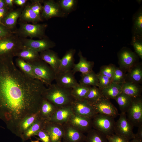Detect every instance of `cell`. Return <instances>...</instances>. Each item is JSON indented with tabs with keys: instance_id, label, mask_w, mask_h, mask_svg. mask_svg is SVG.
<instances>
[{
	"instance_id": "obj_42",
	"label": "cell",
	"mask_w": 142,
	"mask_h": 142,
	"mask_svg": "<svg viewBox=\"0 0 142 142\" xmlns=\"http://www.w3.org/2000/svg\"><path fill=\"white\" fill-rule=\"evenodd\" d=\"M98 79L99 88H104L109 86L112 83L111 79L99 73L97 74Z\"/></svg>"
},
{
	"instance_id": "obj_8",
	"label": "cell",
	"mask_w": 142,
	"mask_h": 142,
	"mask_svg": "<svg viewBox=\"0 0 142 142\" xmlns=\"http://www.w3.org/2000/svg\"><path fill=\"white\" fill-rule=\"evenodd\" d=\"M119 67L126 72L138 62V57L136 53L130 49L124 47L118 54Z\"/></svg>"
},
{
	"instance_id": "obj_23",
	"label": "cell",
	"mask_w": 142,
	"mask_h": 142,
	"mask_svg": "<svg viewBox=\"0 0 142 142\" xmlns=\"http://www.w3.org/2000/svg\"><path fill=\"white\" fill-rule=\"evenodd\" d=\"M120 85L122 92L132 98H135L141 96L142 88L140 84L125 82Z\"/></svg>"
},
{
	"instance_id": "obj_21",
	"label": "cell",
	"mask_w": 142,
	"mask_h": 142,
	"mask_svg": "<svg viewBox=\"0 0 142 142\" xmlns=\"http://www.w3.org/2000/svg\"><path fill=\"white\" fill-rule=\"evenodd\" d=\"M79 57V62L74 64L72 71L75 74L77 72H80L81 74H84L93 70L94 63L93 62L88 61L86 58L84 57L81 51H79L78 54Z\"/></svg>"
},
{
	"instance_id": "obj_16",
	"label": "cell",
	"mask_w": 142,
	"mask_h": 142,
	"mask_svg": "<svg viewBox=\"0 0 142 142\" xmlns=\"http://www.w3.org/2000/svg\"><path fill=\"white\" fill-rule=\"evenodd\" d=\"M74 74L72 70L58 73L56 75L55 79L56 84L66 88H73L79 83L75 77Z\"/></svg>"
},
{
	"instance_id": "obj_9",
	"label": "cell",
	"mask_w": 142,
	"mask_h": 142,
	"mask_svg": "<svg viewBox=\"0 0 142 142\" xmlns=\"http://www.w3.org/2000/svg\"><path fill=\"white\" fill-rule=\"evenodd\" d=\"M133 127L127 119L126 113L121 112L119 119L115 122L114 133L130 140L134 138Z\"/></svg>"
},
{
	"instance_id": "obj_28",
	"label": "cell",
	"mask_w": 142,
	"mask_h": 142,
	"mask_svg": "<svg viewBox=\"0 0 142 142\" xmlns=\"http://www.w3.org/2000/svg\"><path fill=\"white\" fill-rule=\"evenodd\" d=\"M22 12L21 9H18L8 12L2 20L4 24L3 25L12 30L15 26Z\"/></svg>"
},
{
	"instance_id": "obj_39",
	"label": "cell",
	"mask_w": 142,
	"mask_h": 142,
	"mask_svg": "<svg viewBox=\"0 0 142 142\" xmlns=\"http://www.w3.org/2000/svg\"><path fill=\"white\" fill-rule=\"evenodd\" d=\"M131 43L134 48L135 53L142 59V36H133Z\"/></svg>"
},
{
	"instance_id": "obj_30",
	"label": "cell",
	"mask_w": 142,
	"mask_h": 142,
	"mask_svg": "<svg viewBox=\"0 0 142 142\" xmlns=\"http://www.w3.org/2000/svg\"><path fill=\"white\" fill-rule=\"evenodd\" d=\"M91 87L80 83L71 89V94L74 99L85 100Z\"/></svg>"
},
{
	"instance_id": "obj_55",
	"label": "cell",
	"mask_w": 142,
	"mask_h": 142,
	"mask_svg": "<svg viewBox=\"0 0 142 142\" xmlns=\"http://www.w3.org/2000/svg\"><path fill=\"white\" fill-rule=\"evenodd\" d=\"M108 142H110L108 141Z\"/></svg>"
},
{
	"instance_id": "obj_6",
	"label": "cell",
	"mask_w": 142,
	"mask_h": 142,
	"mask_svg": "<svg viewBox=\"0 0 142 142\" xmlns=\"http://www.w3.org/2000/svg\"><path fill=\"white\" fill-rule=\"evenodd\" d=\"M92 128L106 136L114 133V118L103 115L96 114L92 119Z\"/></svg>"
},
{
	"instance_id": "obj_38",
	"label": "cell",
	"mask_w": 142,
	"mask_h": 142,
	"mask_svg": "<svg viewBox=\"0 0 142 142\" xmlns=\"http://www.w3.org/2000/svg\"><path fill=\"white\" fill-rule=\"evenodd\" d=\"M126 73L119 67H116L112 79V82L119 85L125 82Z\"/></svg>"
},
{
	"instance_id": "obj_51",
	"label": "cell",
	"mask_w": 142,
	"mask_h": 142,
	"mask_svg": "<svg viewBox=\"0 0 142 142\" xmlns=\"http://www.w3.org/2000/svg\"><path fill=\"white\" fill-rule=\"evenodd\" d=\"M7 6L5 1L0 0V8H2L6 7Z\"/></svg>"
},
{
	"instance_id": "obj_54",
	"label": "cell",
	"mask_w": 142,
	"mask_h": 142,
	"mask_svg": "<svg viewBox=\"0 0 142 142\" xmlns=\"http://www.w3.org/2000/svg\"><path fill=\"white\" fill-rule=\"evenodd\" d=\"M58 142H61V141H58Z\"/></svg>"
},
{
	"instance_id": "obj_13",
	"label": "cell",
	"mask_w": 142,
	"mask_h": 142,
	"mask_svg": "<svg viewBox=\"0 0 142 142\" xmlns=\"http://www.w3.org/2000/svg\"><path fill=\"white\" fill-rule=\"evenodd\" d=\"M70 105L74 114L92 119L97 114L92 105L86 100L74 99Z\"/></svg>"
},
{
	"instance_id": "obj_11",
	"label": "cell",
	"mask_w": 142,
	"mask_h": 142,
	"mask_svg": "<svg viewBox=\"0 0 142 142\" xmlns=\"http://www.w3.org/2000/svg\"><path fill=\"white\" fill-rule=\"evenodd\" d=\"M43 5L41 16L47 20L55 17H64L66 14L61 9L58 2L52 0L42 1Z\"/></svg>"
},
{
	"instance_id": "obj_48",
	"label": "cell",
	"mask_w": 142,
	"mask_h": 142,
	"mask_svg": "<svg viewBox=\"0 0 142 142\" xmlns=\"http://www.w3.org/2000/svg\"><path fill=\"white\" fill-rule=\"evenodd\" d=\"M7 10L8 9L6 7L0 8V23L8 13Z\"/></svg>"
},
{
	"instance_id": "obj_52",
	"label": "cell",
	"mask_w": 142,
	"mask_h": 142,
	"mask_svg": "<svg viewBox=\"0 0 142 142\" xmlns=\"http://www.w3.org/2000/svg\"><path fill=\"white\" fill-rule=\"evenodd\" d=\"M129 142H142L135 139L134 138L130 140Z\"/></svg>"
},
{
	"instance_id": "obj_3",
	"label": "cell",
	"mask_w": 142,
	"mask_h": 142,
	"mask_svg": "<svg viewBox=\"0 0 142 142\" xmlns=\"http://www.w3.org/2000/svg\"><path fill=\"white\" fill-rule=\"evenodd\" d=\"M24 46L22 38L14 34L0 39V57H16Z\"/></svg>"
},
{
	"instance_id": "obj_41",
	"label": "cell",
	"mask_w": 142,
	"mask_h": 142,
	"mask_svg": "<svg viewBox=\"0 0 142 142\" xmlns=\"http://www.w3.org/2000/svg\"><path fill=\"white\" fill-rule=\"evenodd\" d=\"M40 118L39 113L34 114L26 118L22 122L21 126L24 130L27 129L35 121Z\"/></svg>"
},
{
	"instance_id": "obj_22",
	"label": "cell",
	"mask_w": 142,
	"mask_h": 142,
	"mask_svg": "<svg viewBox=\"0 0 142 142\" xmlns=\"http://www.w3.org/2000/svg\"><path fill=\"white\" fill-rule=\"evenodd\" d=\"M125 82L141 84L142 82V64L138 62L126 73Z\"/></svg>"
},
{
	"instance_id": "obj_33",
	"label": "cell",
	"mask_w": 142,
	"mask_h": 142,
	"mask_svg": "<svg viewBox=\"0 0 142 142\" xmlns=\"http://www.w3.org/2000/svg\"><path fill=\"white\" fill-rule=\"evenodd\" d=\"M132 29L133 36H142V11L141 8L134 16Z\"/></svg>"
},
{
	"instance_id": "obj_12",
	"label": "cell",
	"mask_w": 142,
	"mask_h": 142,
	"mask_svg": "<svg viewBox=\"0 0 142 142\" xmlns=\"http://www.w3.org/2000/svg\"><path fill=\"white\" fill-rule=\"evenodd\" d=\"M97 114H99L115 118L119 114L116 108L109 100L103 97L92 105Z\"/></svg>"
},
{
	"instance_id": "obj_36",
	"label": "cell",
	"mask_w": 142,
	"mask_h": 142,
	"mask_svg": "<svg viewBox=\"0 0 142 142\" xmlns=\"http://www.w3.org/2000/svg\"><path fill=\"white\" fill-rule=\"evenodd\" d=\"M46 120L40 118L37 119L36 122L31 126L25 133V137L28 138L33 135L37 134L40 130L44 128Z\"/></svg>"
},
{
	"instance_id": "obj_27",
	"label": "cell",
	"mask_w": 142,
	"mask_h": 142,
	"mask_svg": "<svg viewBox=\"0 0 142 142\" xmlns=\"http://www.w3.org/2000/svg\"><path fill=\"white\" fill-rule=\"evenodd\" d=\"M100 89L103 97L109 100L110 99H115L122 92L120 85L113 82L108 87Z\"/></svg>"
},
{
	"instance_id": "obj_10",
	"label": "cell",
	"mask_w": 142,
	"mask_h": 142,
	"mask_svg": "<svg viewBox=\"0 0 142 142\" xmlns=\"http://www.w3.org/2000/svg\"><path fill=\"white\" fill-rule=\"evenodd\" d=\"M24 47L31 48L39 53L50 49L55 46V43L47 37L35 40L22 38Z\"/></svg>"
},
{
	"instance_id": "obj_25",
	"label": "cell",
	"mask_w": 142,
	"mask_h": 142,
	"mask_svg": "<svg viewBox=\"0 0 142 142\" xmlns=\"http://www.w3.org/2000/svg\"><path fill=\"white\" fill-rule=\"evenodd\" d=\"M16 57L28 63L33 62L40 59L38 52L25 47L17 54Z\"/></svg>"
},
{
	"instance_id": "obj_4",
	"label": "cell",
	"mask_w": 142,
	"mask_h": 142,
	"mask_svg": "<svg viewBox=\"0 0 142 142\" xmlns=\"http://www.w3.org/2000/svg\"><path fill=\"white\" fill-rule=\"evenodd\" d=\"M28 63L31 65L36 75L45 84L49 86L52 84L56 74L48 64L41 59Z\"/></svg>"
},
{
	"instance_id": "obj_14",
	"label": "cell",
	"mask_w": 142,
	"mask_h": 142,
	"mask_svg": "<svg viewBox=\"0 0 142 142\" xmlns=\"http://www.w3.org/2000/svg\"><path fill=\"white\" fill-rule=\"evenodd\" d=\"M64 130L63 138L64 142H84L86 135L68 123L63 125Z\"/></svg>"
},
{
	"instance_id": "obj_18",
	"label": "cell",
	"mask_w": 142,
	"mask_h": 142,
	"mask_svg": "<svg viewBox=\"0 0 142 142\" xmlns=\"http://www.w3.org/2000/svg\"><path fill=\"white\" fill-rule=\"evenodd\" d=\"M44 129L49 133L51 142H58L63 138L64 130L63 125L48 120H46Z\"/></svg>"
},
{
	"instance_id": "obj_20",
	"label": "cell",
	"mask_w": 142,
	"mask_h": 142,
	"mask_svg": "<svg viewBox=\"0 0 142 142\" xmlns=\"http://www.w3.org/2000/svg\"><path fill=\"white\" fill-rule=\"evenodd\" d=\"M75 49H70L67 50L62 58L60 59V64L58 73L72 70L74 64V55Z\"/></svg>"
},
{
	"instance_id": "obj_15",
	"label": "cell",
	"mask_w": 142,
	"mask_h": 142,
	"mask_svg": "<svg viewBox=\"0 0 142 142\" xmlns=\"http://www.w3.org/2000/svg\"><path fill=\"white\" fill-rule=\"evenodd\" d=\"M84 133L92 128V119L74 113L68 122Z\"/></svg>"
},
{
	"instance_id": "obj_40",
	"label": "cell",
	"mask_w": 142,
	"mask_h": 142,
	"mask_svg": "<svg viewBox=\"0 0 142 142\" xmlns=\"http://www.w3.org/2000/svg\"><path fill=\"white\" fill-rule=\"evenodd\" d=\"M116 66L112 64L102 66L100 69V74L108 77L112 80Z\"/></svg>"
},
{
	"instance_id": "obj_53",
	"label": "cell",
	"mask_w": 142,
	"mask_h": 142,
	"mask_svg": "<svg viewBox=\"0 0 142 142\" xmlns=\"http://www.w3.org/2000/svg\"><path fill=\"white\" fill-rule=\"evenodd\" d=\"M31 142H39L38 141H32Z\"/></svg>"
},
{
	"instance_id": "obj_26",
	"label": "cell",
	"mask_w": 142,
	"mask_h": 142,
	"mask_svg": "<svg viewBox=\"0 0 142 142\" xmlns=\"http://www.w3.org/2000/svg\"><path fill=\"white\" fill-rule=\"evenodd\" d=\"M19 18L22 21L33 24L37 23L43 20L41 16L38 15L32 9L29 5H27L22 11Z\"/></svg>"
},
{
	"instance_id": "obj_29",
	"label": "cell",
	"mask_w": 142,
	"mask_h": 142,
	"mask_svg": "<svg viewBox=\"0 0 142 142\" xmlns=\"http://www.w3.org/2000/svg\"><path fill=\"white\" fill-rule=\"evenodd\" d=\"M15 62L16 66L25 74L31 78L40 80L35 74L31 65L29 63L18 57L16 59Z\"/></svg>"
},
{
	"instance_id": "obj_24",
	"label": "cell",
	"mask_w": 142,
	"mask_h": 142,
	"mask_svg": "<svg viewBox=\"0 0 142 142\" xmlns=\"http://www.w3.org/2000/svg\"><path fill=\"white\" fill-rule=\"evenodd\" d=\"M58 109L56 106L44 98L39 112L40 118L46 120H49Z\"/></svg>"
},
{
	"instance_id": "obj_49",
	"label": "cell",
	"mask_w": 142,
	"mask_h": 142,
	"mask_svg": "<svg viewBox=\"0 0 142 142\" xmlns=\"http://www.w3.org/2000/svg\"><path fill=\"white\" fill-rule=\"evenodd\" d=\"M27 0H14V3L20 6H22L25 4Z\"/></svg>"
},
{
	"instance_id": "obj_47",
	"label": "cell",
	"mask_w": 142,
	"mask_h": 142,
	"mask_svg": "<svg viewBox=\"0 0 142 142\" xmlns=\"http://www.w3.org/2000/svg\"><path fill=\"white\" fill-rule=\"evenodd\" d=\"M138 127L137 132L135 134L134 138L142 142V125Z\"/></svg>"
},
{
	"instance_id": "obj_7",
	"label": "cell",
	"mask_w": 142,
	"mask_h": 142,
	"mask_svg": "<svg viewBox=\"0 0 142 142\" xmlns=\"http://www.w3.org/2000/svg\"><path fill=\"white\" fill-rule=\"evenodd\" d=\"M128 120L134 126L142 125L141 96L133 98L132 103L126 112Z\"/></svg>"
},
{
	"instance_id": "obj_31",
	"label": "cell",
	"mask_w": 142,
	"mask_h": 142,
	"mask_svg": "<svg viewBox=\"0 0 142 142\" xmlns=\"http://www.w3.org/2000/svg\"><path fill=\"white\" fill-rule=\"evenodd\" d=\"M79 83L90 87L99 88V86L97 74L93 70L85 74H81Z\"/></svg>"
},
{
	"instance_id": "obj_1",
	"label": "cell",
	"mask_w": 142,
	"mask_h": 142,
	"mask_svg": "<svg viewBox=\"0 0 142 142\" xmlns=\"http://www.w3.org/2000/svg\"><path fill=\"white\" fill-rule=\"evenodd\" d=\"M13 58H0V118L18 128L26 118L39 112L46 88L18 69Z\"/></svg>"
},
{
	"instance_id": "obj_44",
	"label": "cell",
	"mask_w": 142,
	"mask_h": 142,
	"mask_svg": "<svg viewBox=\"0 0 142 142\" xmlns=\"http://www.w3.org/2000/svg\"><path fill=\"white\" fill-rule=\"evenodd\" d=\"M107 140L110 142H129L130 140L126 138L115 133L106 136Z\"/></svg>"
},
{
	"instance_id": "obj_2",
	"label": "cell",
	"mask_w": 142,
	"mask_h": 142,
	"mask_svg": "<svg viewBox=\"0 0 142 142\" xmlns=\"http://www.w3.org/2000/svg\"><path fill=\"white\" fill-rule=\"evenodd\" d=\"M71 89L52 84L46 88L44 98L58 108L70 105L74 100Z\"/></svg>"
},
{
	"instance_id": "obj_50",
	"label": "cell",
	"mask_w": 142,
	"mask_h": 142,
	"mask_svg": "<svg viewBox=\"0 0 142 142\" xmlns=\"http://www.w3.org/2000/svg\"><path fill=\"white\" fill-rule=\"evenodd\" d=\"M5 2L7 6L12 7L14 3V0H5Z\"/></svg>"
},
{
	"instance_id": "obj_37",
	"label": "cell",
	"mask_w": 142,
	"mask_h": 142,
	"mask_svg": "<svg viewBox=\"0 0 142 142\" xmlns=\"http://www.w3.org/2000/svg\"><path fill=\"white\" fill-rule=\"evenodd\" d=\"M57 2L62 11L67 14L74 9L77 1L76 0H60Z\"/></svg>"
},
{
	"instance_id": "obj_35",
	"label": "cell",
	"mask_w": 142,
	"mask_h": 142,
	"mask_svg": "<svg viewBox=\"0 0 142 142\" xmlns=\"http://www.w3.org/2000/svg\"><path fill=\"white\" fill-rule=\"evenodd\" d=\"M103 97L100 88L92 86L91 87L85 100L92 105Z\"/></svg>"
},
{
	"instance_id": "obj_34",
	"label": "cell",
	"mask_w": 142,
	"mask_h": 142,
	"mask_svg": "<svg viewBox=\"0 0 142 142\" xmlns=\"http://www.w3.org/2000/svg\"><path fill=\"white\" fill-rule=\"evenodd\" d=\"M85 142H108L106 136L104 135L92 128L87 133Z\"/></svg>"
},
{
	"instance_id": "obj_19",
	"label": "cell",
	"mask_w": 142,
	"mask_h": 142,
	"mask_svg": "<svg viewBox=\"0 0 142 142\" xmlns=\"http://www.w3.org/2000/svg\"><path fill=\"white\" fill-rule=\"evenodd\" d=\"M40 59L52 69L56 74L59 67L60 59L55 51L49 49L40 53Z\"/></svg>"
},
{
	"instance_id": "obj_5",
	"label": "cell",
	"mask_w": 142,
	"mask_h": 142,
	"mask_svg": "<svg viewBox=\"0 0 142 142\" xmlns=\"http://www.w3.org/2000/svg\"><path fill=\"white\" fill-rule=\"evenodd\" d=\"M47 25L43 24H29L21 23L17 31V34L20 37L32 39L37 38L40 39L46 37L45 31Z\"/></svg>"
},
{
	"instance_id": "obj_45",
	"label": "cell",
	"mask_w": 142,
	"mask_h": 142,
	"mask_svg": "<svg viewBox=\"0 0 142 142\" xmlns=\"http://www.w3.org/2000/svg\"><path fill=\"white\" fill-rule=\"evenodd\" d=\"M42 142H51L50 135L44 129L39 131L37 134Z\"/></svg>"
},
{
	"instance_id": "obj_17",
	"label": "cell",
	"mask_w": 142,
	"mask_h": 142,
	"mask_svg": "<svg viewBox=\"0 0 142 142\" xmlns=\"http://www.w3.org/2000/svg\"><path fill=\"white\" fill-rule=\"evenodd\" d=\"M73 113L70 105L59 108L48 121L63 125L68 122Z\"/></svg>"
},
{
	"instance_id": "obj_43",
	"label": "cell",
	"mask_w": 142,
	"mask_h": 142,
	"mask_svg": "<svg viewBox=\"0 0 142 142\" xmlns=\"http://www.w3.org/2000/svg\"><path fill=\"white\" fill-rule=\"evenodd\" d=\"M41 1L40 0L33 1L32 3L30 5L32 9L38 15L41 17L43 8V6L41 4Z\"/></svg>"
},
{
	"instance_id": "obj_32",
	"label": "cell",
	"mask_w": 142,
	"mask_h": 142,
	"mask_svg": "<svg viewBox=\"0 0 142 142\" xmlns=\"http://www.w3.org/2000/svg\"><path fill=\"white\" fill-rule=\"evenodd\" d=\"M115 99L121 112L126 113L132 103L133 98L122 92Z\"/></svg>"
},
{
	"instance_id": "obj_46",
	"label": "cell",
	"mask_w": 142,
	"mask_h": 142,
	"mask_svg": "<svg viewBox=\"0 0 142 142\" xmlns=\"http://www.w3.org/2000/svg\"><path fill=\"white\" fill-rule=\"evenodd\" d=\"M12 30L4 25L0 24V39L4 38L14 34Z\"/></svg>"
}]
</instances>
